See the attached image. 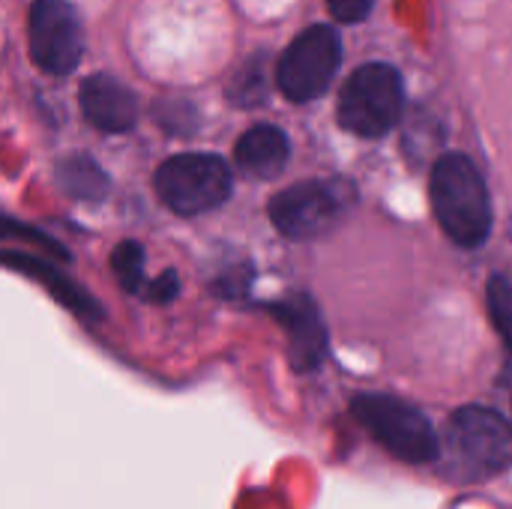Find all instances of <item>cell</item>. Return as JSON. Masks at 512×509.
I'll use <instances>...</instances> for the list:
<instances>
[{
  "label": "cell",
  "mask_w": 512,
  "mask_h": 509,
  "mask_svg": "<svg viewBox=\"0 0 512 509\" xmlns=\"http://www.w3.org/2000/svg\"><path fill=\"white\" fill-rule=\"evenodd\" d=\"M429 195L438 225L456 246L477 249L489 240L492 201L486 180L471 156L444 153L432 165Z\"/></svg>",
  "instance_id": "1"
},
{
  "label": "cell",
  "mask_w": 512,
  "mask_h": 509,
  "mask_svg": "<svg viewBox=\"0 0 512 509\" xmlns=\"http://www.w3.org/2000/svg\"><path fill=\"white\" fill-rule=\"evenodd\" d=\"M512 462V426L492 408L468 405L447 420L441 471L453 483H480Z\"/></svg>",
  "instance_id": "2"
},
{
  "label": "cell",
  "mask_w": 512,
  "mask_h": 509,
  "mask_svg": "<svg viewBox=\"0 0 512 509\" xmlns=\"http://www.w3.org/2000/svg\"><path fill=\"white\" fill-rule=\"evenodd\" d=\"M405 111V84L396 66L372 60L351 72L339 93V126L360 138L387 135Z\"/></svg>",
  "instance_id": "3"
},
{
  "label": "cell",
  "mask_w": 512,
  "mask_h": 509,
  "mask_svg": "<svg viewBox=\"0 0 512 509\" xmlns=\"http://www.w3.org/2000/svg\"><path fill=\"white\" fill-rule=\"evenodd\" d=\"M351 411L357 423L396 459L408 465H426L441 459V438L414 405L393 396L363 393L354 396Z\"/></svg>",
  "instance_id": "4"
},
{
  "label": "cell",
  "mask_w": 512,
  "mask_h": 509,
  "mask_svg": "<svg viewBox=\"0 0 512 509\" xmlns=\"http://www.w3.org/2000/svg\"><path fill=\"white\" fill-rule=\"evenodd\" d=\"M153 186L168 210L198 216L228 201L234 177L228 162L213 153H177L156 168Z\"/></svg>",
  "instance_id": "5"
},
{
  "label": "cell",
  "mask_w": 512,
  "mask_h": 509,
  "mask_svg": "<svg viewBox=\"0 0 512 509\" xmlns=\"http://www.w3.org/2000/svg\"><path fill=\"white\" fill-rule=\"evenodd\" d=\"M342 66V39L330 24H312L282 51L276 63V84L291 102H312L324 96Z\"/></svg>",
  "instance_id": "6"
},
{
  "label": "cell",
  "mask_w": 512,
  "mask_h": 509,
  "mask_svg": "<svg viewBox=\"0 0 512 509\" xmlns=\"http://www.w3.org/2000/svg\"><path fill=\"white\" fill-rule=\"evenodd\" d=\"M354 192L339 180H303L273 195L270 222L288 240H312L330 231Z\"/></svg>",
  "instance_id": "7"
},
{
  "label": "cell",
  "mask_w": 512,
  "mask_h": 509,
  "mask_svg": "<svg viewBox=\"0 0 512 509\" xmlns=\"http://www.w3.org/2000/svg\"><path fill=\"white\" fill-rule=\"evenodd\" d=\"M30 60L48 75H69L81 60V27L66 0H33L27 15Z\"/></svg>",
  "instance_id": "8"
},
{
  "label": "cell",
  "mask_w": 512,
  "mask_h": 509,
  "mask_svg": "<svg viewBox=\"0 0 512 509\" xmlns=\"http://www.w3.org/2000/svg\"><path fill=\"white\" fill-rule=\"evenodd\" d=\"M78 105L81 114L90 126L99 132H129L138 123V99L135 93L117 81L114 75H87L78 90Z\"/></svg>",
  "instance_id": "9"
},
{
  "label": "cell",
  "mask_w": 512,
  "mask_h": 509,
  "mask_svg": "<svg viewBox=\"0 0 512 509\" xmlns=\"http://www.w3.org/2000/svg\"><path fill=\"white\" fill-rule=\"evenodd\" d=\"M273 312L282 321V327L288 330V357H291L294 369H300V372L315 369L327 348V336H324L315 306L306 297H288V300L276 303Z\"/></svg>",
  "instance_id": "10"
},
{
  "label": "cell",
  "mask_w": 512,
  "mask_h": 509,
  "mask_svg": "<svg viewBox=\"0 0 512 509\" xmlns=\"http://www.w3.org/2000/svg\"><path fill=\"white\" fill-rule=\"evenodd\" d=\"M288 156H291L288 135L273 123H258V126L246 129L234 147V159H237L240 171L255 180L279 177L282 168L288 165Z\"/></svg>",
  "instance_id": "11"
},
{
  "label": "cell",
  "mask_w": 512,
  "mask_h": 509,
  "mask_svg": "<svg viewBox=\"0 0 512 509\" xmlns=\"http://www.w3.org/2000/svg\"><path fill=\"white\" fill-rule=\"evenodd\" d=\"M3 261H6L12 270H21V273L33 276L36 282H42L66 309H72V312H78V315H84V318H99V306H96L72 279L60 276L51 264L36 261V258H30V255H15V252H6Z\"/></svg>",
  "instance_id": "12"
},
{
  "label": "cell",
  "mask_w": 512,
  "mask_h": 509,
  "mask_svg": "<svg viewBox=\"0 0 512 509\" xmlns=\"http://www.w3.org/2000/svg\"><path fill=\"white\" fill-rule=\"evenodd\" d=\"M57 183L66 195L78 201H102L108 192V177L105 171L90 159V156H66L57 165Z\"/></svg>",
  "instance_id": "13"
},
{
  "label": "cell",
  "mask_w": 512,
  "mask_h": 509,
  "mask_svg": "<svg viewBox=\"0 0 512 509\" xmlns=\"http://www.w3.org/2000/svg\"><path fill=\"white\" fill-rule=\"evenodd\" d=\"M267 51H258L252 54L228 81L225 93H228V102L237 105V108H258L267 102L270 96V78H267Z\"/></svg>",
  "instance_id": "14"
},
{
  "label": "cell",
  "mask_w": 512,
  "mask_h": 509,
  "mask_svg": "<svg viewBox=\"0 0 512 509\" xmlns=\"http://www.w3.org/2000/svg\"><path fill=\"white\" fill-rule=\"evenodd\" d=\"M111 267H114L117 282L129 294H144V288H147V282H144V249L135 240H123L111 252Z\"/></svg>",
  "instance_id": "15"
},
{
  "label": "cell",
  "mask_w": 512,
  "mask_h": 509,
  "mask_svg": "<svg viewBox=\"0 0 512 509\" xmlns=\"http://www.w3.org/2000/svg\"><path fill=\"white\" fill-rule=\"evenodd\" d=\"M486 303H489V318L504 339L507 351L512 354V282L507 276H492L486 288Z\"/></svg>",
  "instance_id": "16"
},
{
  "label": "cell",
  "mask_w": 512,
  "mask_h": 509,
  "mask_svg": "<svg viewBox=\"0 0 512 509\" xmlns=\"http://www.w3.org/2000/svg\"><path fill=\"white\" fill-rule=\"evenodd\" d=\"M153 120L171 132V135H192L198 129V114H195V105H189L186 99H159L153 105Z\"/></svg>",
  "instance_id": "17"
},
{
  "label": "cell",
  "mask_w": 512,
  "mask_h": 509,
  "mask_svg": "<svg viewBox=\"0 0 512 509\" xmlns=\"http://www.w3.org/2000/svg\"><path fill=\"white\" fill-rule=\"evenodd\" d=\"M327 6H330V15H333L336 21H342V24H357V21H363V18L372 12L375 0H327Z\"/></svg>",
  "instance_id": "18"
},
{
  "label": "cell",
  "mask_w": 512,
  "mask_h": 509,
  "mask_svg": "<svg viewBox=\"0 0 512 509\" xmlns=\"http://www.w3.org/2000/svg\"><path fill=\"white\" fill-rule=\"evenodd\" d=\"M177 291H180V279H177L174 270L159 273V276H156L153 282H147V288H144L147 300H153V303H168V300L177 297Z\"/></svg>",
  "instance_id": "19"
}]
</instances>
